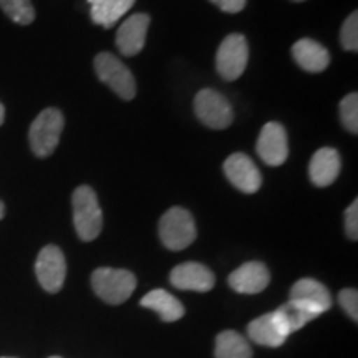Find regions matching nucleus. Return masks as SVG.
Masks as SVG:
<instances>
[{"mask_svg":"<svg viewBox=\"0 0 358 358\" xmlns=\"http://www.w3.org/2000/svg\"><path fill=\"white\" fill-rule=\"evenodd\" d=\"M3 120H6V108H3V105L0 103V127H2Z\"/></svg>","mask_w":358,"mask_h":358,"instance_id":"cd10ccee","label":"nucleus"},{"mask_svg":"<svg viewBox=\"0 0 358 358\" xmlns=\"http://www.w3.org/2000/svg\"><path fill=\"white\" fill-rule=\"evenodd\" d=\"M169 282L179 290L209 292L216 284V277L208 267L199 262H185L174 267Z\"/></svg>","mask_w":358,"mask_h":358,"instance_id":"ddd939ff","label":"nucleus"},{"mask_svg":"<svg viewBox=\"0 0 358 358\" xmlns=\"http://www.w3.org/2000/svg\"><path fill=\"white\" fill-rule=\"evenodd\" d=\"M141 306L146 308H151L161 317L163 322H176L185 315V307L178 301L174 295H171L166 290L156 289L151 290L141 299Z\"/></svg>","mask_w":358,"mask_h":358,"instance_id":"a211bd4d","label":"nucleus"},{"mask_svg":"<svg viewBox=\"0 0 358 358\" xmlns=\"http://www.w3.org/2000/svg\"><path fill=\"white\" fill-rule=\"evenodd\" d=\"M257 155L267 166H280L289 156L287 133L280 123L271 122L257 138Z\"/></svg>","mask_w":358,"mask_h":358,"instance_id":"9d476101","label":"nucleus"},{"mask_svg":"<svg viewBox=\"0 0 358 358\" xmlns=\"http://www.w3.org/2000/svg\"><path fill=\"white\" fill-rule=\"evenodd\" d=\"M274 312L277 313V317H279L282 325H284L285 332L289 335L297 332V330H301L303 325H307L308 322L317 319L315 313L308 312L307 308H303L299 306V303H294L290 301L287 303H284V306H280Z\"/></svg>","mask_w":358,"mask_h":358,"instance_id":"412c9836","label":"nucleus"},{"mask_svg":"<svg viewBox=\"0 0 358 358\" xmlns=\"http://www.w3.org/2000/svg\"><path fill=\"white\" fill-rule=\"evenodd\" d=\"M2 358H7V357H2Z\"/></svg>","mask_w":358,"mask_h":358,"instance_id":"473e14b6","label":"nucleus"},{"mask_svg":"<svg viewBox=\"0 0 358 358\" xmlns=\"http://www.w3.org/2000/svg\"><path fill=\"white\" fill-rule=\"evenodd\" d=\"M216 358H252L248 338L236 330H224L216 337Z\"/></svg>","mask_w":358,"mask_h":358,"instance_id":"aec40b11","label":"nucleus"},{"mask_svg":"<svg viewBox=\"0 0 358 358\" xmlns=\"http://www.w3.org/2000/svg\"><path fill=\"white\" fill-rule=\"evenodd\" d=\"M64 115L57 108H47L40 113L30 124L29 141L34 155L38 158H48L57 150L60 143V134L64 131Z\"/></svg>","mask_w":358,"mask_h":358,"instance_id":"7ed1b4c3","label":"nucleus"},{"mask_svg":"<svg viewBox=\"0 0 358 358\" xmlns=\"http://www.w3.org/2000/svg\"><path fill=\"white\" fill-rule=\"evenodd\" d=\"M224 173L229 182L245 194H254L261 189L262 176L252 159L244 153H234L224 163Z\"/></svg>","mask_w":358,"mask_h":358,"instance_id":"1a4fd4ad","label":"nucleus"},{"mask_svg":"<svg viewBox=\"0 0 358 358\" xmlns=\"http://www.w3.org/2000/svg\"><path fill=\"white\" fill-rule=\"evenodd\" d=\"M90 2V6H93V3H96V2H100V0H88Z\"/></svg>","mask_w":358,"mask_h":358,"instance_id":"c756f323","label":"nucleus"},{"mask_svg":"<svg viewBox=\"0 0 358 358\" xmlns=\"http://www.w3.org/2000/svg\"><path fill=\"white\" fill-rule=\"evenodd\" d=\"M290 302L299 303V306L307 308L308 312L315 313L317 317L322 315L332 307V295L329 289L319 280L313 279H301L295 282L290 289Z\"/></svg>","mask_w":358,"mask_h":358,"instance_id":"9b49d317","label":"nucleus"},{"mask_svg":"<svg viewBox=\"0 0 358 358\" xmlns=\"http://www.w3.org/2000/svg\"><path fill=\"white\" fill-rule=\"evenodd\" d=\"M340 174V155L334 148H320L312 156L308 176L317 187H327L334 185Z\"/></svg>","mask_w":358,"mask_h":358,"instance_id":"dca6fc26","label":"nucleus"},{"mask_svg":"<svg viewBox=\"0 0 358 358\" xmlns=\"http://www.w3.org/2000/svg\"><path fill=\"white\" fill-rule=\"evenodd\" d=\"M216 6L219 10L227 12V13H239L241 10H244L245 3L248 0H209Z\"/></svg>","mask_w":358,"mask_h":358,"instance_id":"bb28decb","label":"nucleus"},{"mask_svg":"<svg viewBox=\"0 0 358 358\" xmlns=\"http://www.w3.org/2000/svg\"><path fill=\"white\" fill-rule=\"evenodd\" d=\"M35 274L40 285L50 294H57L64 287L66 277V261L64 252L57 245H47L40 250L35 262Z\"/></svg>","mask_w":358,"mask_h":358,"instance_id":"6e6552de","label":"nucleus"},{"mask_svg":"<svg viewBox=\"0 0 358 358\" xmlns=\"http://www.w3.org/2000/svg\"><path fill=\"white\" fill-rule=\"evenodd\" d=\"M136 0H100L92 6L93 24L111 29L134 6Z\"/></svg>","mask_w":358,"mask_h":358,"instance_id":"6ab92c4d","label":"nucleus"},{"mask_svg":"<svg viewBox=\"0 0 358 358\" xmlns=\"http://www.w3.org/2000/svg\"><path fill=\"white\" fill-rule=\"evenodd\" d=\"M92 285L101 301L120 306L131 297L136 289V277L124 268L101 267L92 274Z\"/></svg>","mask_w":358,"mask_h":358,"instance_id":"f03ea898","label":"nucleus"},{"mask_svg":"<svg viewBox=\"0 0 358 358\" xmlns=\"http://www.w3.org/2000/svg\"><path fill=\"white\" fill-rule=\"evenodd\" d=\"M345 232L348 239H358V201L355 199L345 211Z\"/></svg>","mask_w":358,"mask_h":358,"instance_id":"a878e982","label":"nucleus"},{"mask_svg":"<svg viewBox=\"0 0 358 358\" xmlns=\"http://www.w3.org/2000/svg\"><path fill=\"white\" fill-rule=\"evenodd\" d=\"M248 335L257 345L271 348L280 347L289 337L275 312L264 313L262 317L250 322L248 325Z\"/></svg>","mask_w":358,"mask_h":358,"instance_id":"2eb2a0df","label":"nucleus"},{"mask_svg":"<svg viewBox=\"0 0 358 358\" xmlns=\"http://www.w3.org/2000/svg\"><path fill=\"white\" fill-rule=\"evenodd\" d=\"M271 282V272L266 264L245 262L229 275V285L239 294H259Z\"/></svg>","mask_w":358,"mask_h":358,"instance_id":"4468645a","label":"nucleus"},{"mask_svg":"<svg viewBox=\"0 0 358 358\" xmlns=\"http://www.w3.org/2000/svg\"><path fill=\"white\" fill-rule=\"evenodd\" d=\"M0 8L19 25H30L35 20V8L30 0H0Z\"/></svg>","mask_w":358,"mask_h":358,"instance_id":"4be33fe9","label":"nucleus"},{"mask_svg":"<svg viewBox=\"0 0 358 358\" xmlns=\"http://www.w3.org/2000/svg\"><path fill=\"white\" fill-rule=\"evenodd\" d=\"M3 214H6V206H3L2 201H0V219L3 217Z\"/></svg>","mask_w":358,"mask_h":358,"instance_id":"c85d7f7f","label":"nucleus"},{"mask_svg":"<svg viewBox=\"0 0 358 358\" xmlns=\"http://www.w3.org/2000/svg\"><path fill=\"white\" fill-rule=\"evenodd\" d=\"M340 120L352 134L358 133V95L350 93L340 103Z\"/></svg>","mask_w":358,"mask_h":358,"instance_id":"5701e85b","label":"nucleus"},{"mask_svg":"<svg viewBox=\"0 0 358 358\" xmlns=\"http://www.w3.org/2000/svg\"><path fill=\"white\" fill-rule=\"evenodd\" d=\"M248 60V40L241 34H231L219 45L216 55V70L226 82H234L245 71Z\"/></svg>","mask_w":358,"mask_h":358,"instance_id":"0eeeda50","label":"nucleus"},{"mask_svg":"<svg viewBox=\"0 0 358 358\" xmlns=\"http://www.w3.org/2000/svg\"><path fill=\"white\" fill-rule=\"evenodd\" d=\"M151 17L148 13H134L122 24L116 34V47L122 55L134 57L143 50Z\"/></svg>","mask_w":358,"mask_h":358,"instance_id":"f8f14e48","label":"nucleus"},{"mask_svg":"<svg viewBox=\"0 0 358 358\" xmlns=\"http://www.w3.org/2000/svg\"><path fill=\"white\" fill-rule=\"evenodd\" d=\"M340 43L343 50L357 52L358 50V12H352L343 22L340 30Z\"/></svg>","mask_w":358,"mask_h":358,"instance_id":"b1692460","label":"nucleus"},{"mask_svg":"<svg viewBox=\"0 0 358 358\" xmlns=\"http://www.w3.org/2000/svg\"><path fill=\"white\" fill-rule=\"evenodd\" d=\"M338 303L353 322H358V294L355 289H343L338 294Z\"/></svg>","mask_w":358,"mask_h":358,"instance_id":"393cba45","label":"nucleus"},{"mask_svg":"<svg viewBox=\"0 0 358 358\" xmlns=\"http://www.w3.org/2000/svg\"><path fill=\"white\" fill-rule=\"evenodd\" d=\"M194 111L199 122L211 129H226L234 120L231 103L222 93L213 88H204L194 98Z\"/></svg>","mask_w":358,"mask_h":358,"instance_id":"423d86ee","label":"nucleus"},{"mask_svg":"<svg viewBox=\"0 0 358 358\" xmlns=\"http://www.w3.org/2000/svg\"><path fill=\"white\" fill-rule=\"evenodd\" d=\"M50 358H60V357H50Z\"/></svg>","mask_w":358,"mask_h":358,"instance_id":"2f4dec72","label":"nucleus"},{"mask_svg":"<svg viewBox=\"0 0 358 358\" xmlns=\"http://www.w3.org/2000/svg\"><path fill=\"white\" fill-rule=\"evenodd\" d=\"M292 55L295 64L308 73H320L325 71L330 64V55L324 45L312 38H301L294 43Z\"/></svg>","mask_w":358,"mask_h":358,"instance_id":"f3484780","label":"nucleus"},{"mask_svg":"<svg viewBox=\"0 0 358 358\" xmlns=\"http://www.w3.org/2000/svg\"><path fill=\"white\" fill-rule=\"evenodd\" d=\"M96 77L108 85L122 100H133L136 95V80L123 62L108 52L98 53L95 58Z\"/></svg>","mask_w":358,"mask_h":358,"instance_id":"39448f33","label":"nucleus"},{"mask_svg":"<svg viewBox=\"0 0 358 358\" xmlns=\"http://www.w3.org/2000/svg\"><path fill=\"white\" fill-rule=\"evenodd\" d=\"M292 2H306V0H292Z\"/></svg>","mask_w":358,"mask_h":358,"instance_id":"7c9ffc66","label":"nucleus"},{"mask_svg":"<svg viewBox=\"0 0 358 358\" xmlns=\"http://www.w3.org/2000/svg\"><path fill=\"white\" fill-rule=\"evenodd\" d=\"M73 224L78 237L85 243L95 241L103 227V214L98 204L96 192L90 186H80L71 196Z\"/></svg>","mask_w":358,"mask_h":358,"instance_id":"f257e3e1","label":"nucleus"},{"mask_svg":"<svg viewBox=\"0 0 358 358\" xmlns=\"http://www.w3.org/2000/svg\"><path fill=\"white\" fill-rule=\"evenodd\" d=\"M161 243L169 250H182L194 243L196 224L191 213L185 208H171L161 216L159 221Z\"/></svg>","mask_w":358,"mask_h":358,"instance_id":"20e7f679","label":"nucleus"}]
</instances>
